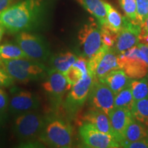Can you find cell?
Returning <instances> with one entry per match:
<instances>
[{
  "label": "cell",
  "instance_id": "6da1fadb",
  "mask_svg": "<svg viewBox=\"0 0 148 148\" xmlns=\"http://www.w3.org/2000/svg\"><path fill=\"white\" fill-rule=\"evenodd\" d=\"M45 11L44 0H23L0 12V23L10 34H18L36 27Z\"/></svg>",
  "mask_w": 148,
  "mask_h": 148
},
{
  "label": "cell",
  "instance_id": "7a4b0ae2",
  "mask_svg": "<svg viewBox=\"0 0 148 148\" xmlns=\"http://www.w3.org/2000/svg\"><path fill=\"white\" fill-rule=\"evenodd\" d=\"M0 64L14 80L27 82L42 78L47 69L41 62L27 58L1 60Z\"/></svg>",
  "mask_w": 148,
  "mask_h": 148
},
{
  "label": "cell",
  "instance_id": "3957f363",
  "mask_svg": "<svg viewBox=\"0 0 148 148\" xmlns=\"http://www.w3.org/2000/svg\"><path fill=\"white\" fill-rule=\"evenodd\" d=\"M40 137L53 147L69 148L73 145V132L69 123L60 118L47 119Z\"/></svg>",
  "mask_w": 148,
  "mask_h": 148
},
{
  "label": "cell",
  "instance_id": "277c9868",
  "mask_svg": "<svg viewBox=\"0 0 148 148\" xmlns=\"http://www.w3.org/2000/svg\"><path fill=\"white\" fill-rule=\"evenodd\" d=\"M47 118L34 110L16 115L12 130L18 139L25 142L40 136L43 130Z\"/></svg>",
  "mask_w": 148,
  "mask_h": 148
},
{
  "label": "cell",
  "instance_id": "5b68a950",
  "mask_svg": "<svg viewBox=\"0 0 148 148\" xmlns=\"http://www.w3.org/2000/svg\"><path fill=\"white\" fill-rule=\"evenodd\" d=\"M119 69L130 79H140L148 74V63L143 51L138 45L117 54Z\"/></svg>",
  "mask_w": 148,
  "mask_h": 148
},
{
  "label": "cell",
  "instance_id": "8992f818",
  "mask_svg": "<svg viewBox=\"0 0 148 148\" xmlns=\"http://www.w3.org/2000/svg\"><path fill=\"white\" fill-rule=\"evenodd\" d=\"M15 40L30 60L42 62L47 60L50 55L47 41L39 35L24 31L16 34Z\"/></svg>",
  "mask_w": 148,
  "mask_h": 148
},
{
  "label": "cell",
  "instance_id": "52a82bcc",
  "mask_svg": "<svg viewBox=\"0 0 148 148\" xmlns=\"http://www.w3.org/2000/svg\"><path fill=\"white\" fill-rule=\"evenodd\" d=\"M77 38L84 56L89 59L102 46L101 25L91 18L79 29Z\"/></svg>",
  "mask_w": 148,
  "mask_h": 148
},
{
  "label": "cell",
  "instance_id": "ba28073f",
  "mask_svg": "<svg viewBox=\"0 0 148 148\" xmlns=\"http://www.w3.org/2000/svg\"><path fill=\"white\" fill-rule=\"evenodd\" d=\"M79 134L87 147L117 148L121 145L112 135L106 134L88 123H82L79 127Z\"/></svg>",
  "mask_w": 148,
  "mask_h": 148
},
{
  "label": "cell",
  "instance_id": "9c48e42d",
  "mask_svg": "<svg viewBox=\"0 0 148 148\" xmlns=\"http://www.w3.org/2000/svg\"><path fill=\"white\" fill-rule=\"evenodd\" d=\"M114 95L106 84L95 80L88 95V103L91 108L100 110L108 116L114 108Z\"/></svg>",
  "mask_w": 148,
  "mask_h": 148
},
{
  "label": "cell",
  "instance_id": "30bf717a",
  "mask_svg": "<svg viewBox=\"0 0 148 148\" xmlns=\"http://www.w3.org/2000/svg\"><path fill=\"white\" fill-rule=\"evenodd\" d=\"M94 81L93 77L88 73L72 86L65 100V106L68 111L75 112L84 105Z\"/></svg>",
  "mask_w": 148,
  "mask_h": 148
},
{
  "label": "cell",
  "instance_id": "8fae6325",
  "mask_svg": "<svg viewBox=\"0 0 148 148\" xmlns=\"http://www.w3.org/2000/svg\"><path fill=\"white\" fill-rule=\"evenodd\" d=\"M141 26L130 19L127 16H123V25L121 29L117 33L114 49L116 53L123 52L130 48L134 47L138 43Z\"/></svg>",
  "mask_w": 148,
  "mask_h": 148
},
{
  "label": "cell",
  "instance_id": "7c38bea8",
  "mask_svg": "<svg viewBox=\"0 0 148 148\" xmlns=\"http://www.w3.org/2000/svg\"><path fill=\"white\" fill-rule=\"evenodd\" d=\"M71 87L65 75L55 69H51L48 72L47 79L42 83V89L53 101H60L64 94Z\"/></svg>",
  "mask_w": 148,
  "mask_h": 148
},
{
  "label": "cell",
  "instance_id": "4fadbf2b",
  "mask_svg": "<svg viewBox=\"0 0 148 148\" xmlns=\"http://www.w3.org/2000/svg\"><path fill=\"white\" fill-rule=\"evenodd\" d=\"M40 106V101L36 95L27 90L14 92L9 99L8 110L12 114H17L36 110Z\"/></svg>",
  "mask_w": 148,
  "mask_h": 148
},
{
  "label": "cell",
  "instance_id": "5bb4252c",
  "mask_svg": "<svg viewBox=\"0 0 148 148\" xmlns=\"http://www.w3.org/2000/svg\"><path fill=\"white\" fill-rule=\"evenodd\" d=\"M114 136L119 144L124 140L127 127L134 120L130 110L125 108H114L108 114Z\"/></svg>",
  "mask_w": 148,
  "mask_h": 148
},
{
  "label": "cell",
  "instance_id": "9a60e30c",
  "mask_svg": "<svg viewBox=\"0 0 148 148\" xmlns=\"http://www.w3.org/2000/svg\"><path fill=\"white\" fill-rule=\"evenodd\" d=\"M81 119L82 123H90L101 132L114 136L108 116L104 112L91 108L83 114Z\"/></svg>",
  "mask_w": 148,
  "mask_h": 148
},
{
  "label": "cell",
  "instance_id": "2e32d148",
  "mask_svg": "<svg viewBox=\"0 0 148 148\" xmlns=\"http://www.w3.org/2000/svg\"><path fill=\"white\" fill-rule=\"evenodd\" d=\"M116 69H119L117 62V53L113 48H110L98 64L94 79L97 81L100 80L110 72Z\"/></svg>",
  "mask_w": 148,
  "mask_h": 148
},
{
  "label": "cell",
  "instance_id": "e0dca14e",
  "mask_svg": "<svg viewBox=\"0 0 148 148\" xmlns=\"http://www.w3.org/2000/svg\"><path fill=\"white\" fill-rule=\"evenodd\" d=\"M130 80L131 79L129 78L123 70L116 69L110 72L99 82L106 84L116 95L122 89L128 86Z\"/></svg>",
  "mask_w": 148,
  "mask_h": 148
},
{
  "label": "cell",
  "instance_id": "ac0fdd59",
  "mask_svg": "<svg viewBox=\"0 0 148 148\" xmlns=\"http://www.w3.org/2000/svg\"><path fill=\"white\" fill-rule=\"evenodd\" d=\"M88 12L97 19L101 26L106 21V9L103 0H75Z\"/></svg>",
  "mask_w": 148,
  "mask_h": 148
},
{
  "label": "cell",
  "instance_id": "d6986e66",
  "mask_svg": "<svg viewBox=\"0 0 148 148\" xmlns=\"http://www.w3.org/2000/svg\"><path fill=\"white\" fill-rule=\"evenodd\" d=\"M77 58L75 53L71 51H66L58 53L51 58L50 64L51 69L60 71L64 75L73 66Z\"/></svg>",
  "mask_w": 148,
  "mask_h": 148
},
{
  "label": "cell",
  "instance_id": "ffe728a7",
  "mask_svg": "<svg viewBox=\"0 0 148 148\" xmlns=\"http://www.w3.org/2000/svg\"><path fill=\"white\" fill-rule=\"evenodd\" d=\"M147 127L145 125L134 119L125 130L123 140L134 142L147 137L148 136V129Z\"/></svg>",
  "mask_w": 148,
  "mask_h": 148
},
{
  "label": "cell",
  "instance_id": "44dd1931",
  "mask_svg": "<svg viewBox=\"0 0 148 148\" xmlns=\"http://www.w3.org/2000/svg\"><path fill=\"white\" fill-rule=\"evenodd\" d=\"M106 9V21L103 26L117 34L123 25V16L112 5L105 1ZM103 26V25H102Z\"/></svg>",
  "mask_w": 148,
  "mask_h": 148
},
{
  "label": "cell",
  "instance_id": "7402d4cb",
  "mask_svg": "<svg viewBox=\"0 0 148 148\" xmlns=\"http://www.w3.org/2000/svg\"><path fill=\"white\" fill-rule=\"evenodd\" d=\"M19 58L29 59L17 43L5 42L0 45V60Z\"/></svg>",
  "mask_w": 148,
  "mask_h": 148
},
{
  "label": "cell",
  "instance_id": "603a6c76",
  "mask_svg": "<svg viewBox=\"0 0 148 148\" xmlns=\"http://www.w3.org/2000/svg\"><path fill=\"white\" fill-rule=\"evenodd\" d=\"M128 86L130 88L135 102L148 97V78L147 77L131 79Z\"/></svg>",
  "mask_w": 148,
  "mask_h": 148
},
{
  "label": "cell",
  "instance_id": "cb8c5ba5",
  "mask_svg": "<svg viewBox=\"0 0 148 148\" xmlns=\"http://www.w3.org/2000/svg\"><path fill=\"white\" fill-rule=\"evenodd\" d=\"M135 101L130 88L127 86L114 95V108H125L132 112Z\"/></svg>",
  "mask_w": 148,
  "mask_h": 148
},
{
  "label": "cell",
  "instance_id": "d4e9b609",
  "mask_svg": "<svg viewBox=\"0 0 148 148\" xmlns=\"http://www.w3.org/2000/svg\"><path fill=\"white\" fill-rule=\"evenodd\" d=\"M132 113L136 121L148 127V97L136 101Z\"/></svg>",
  "mask_w": 148,
  "mask_h": 148
},
{
  "label": "cell",
  "instance_id": "484cf974",
  "mask_svg": "<svg viewBox=\"0 0 148 148\" xmlns=\"http://www.w3.org/2000/svg\"><path fill=\"white\" fill-rule=\"evenodd\" d=\"M109 49H110V48L107 47L106 46L102 45L101 47L99 49V51L88 59V73H89L90 75H91L93 78H95V71H96V69H97L98 64L99 63L101 59L102 58V57L104 56L105 53H106V51H108Z\"/></svg>",
  "mask_w": 148,
  "mask_h": 148
},
{
  "label": "cell",
  "instance_id": "4316f807",
  "mask_svg": "<svg viewBox=\"0 0 148 148\" xmlns=\"http://www.w3.org/2000/svg\"><path fill=\"white\" fill-rule=\"evenodd\" d=\"M148 17V0H136V17L135 23L143 26Z\"/></svg>",
  "mask_w": 148,
  "mask_h": 148
},
{
  "label": "cell",
  "instance_id": "83f0119b",
  "mask_svg": "<svg viewBox=\"0 0 148 148\" xmlns=\"http://www.w3.org/2000/svg\"><path fill=\"white\" fill-rule=\"evenodd\" d=\"M125 16L135 22L136 17V0H119Z\"/></svg>",
  "mask_w": 148,
  "mask_h": 148
},
{
  "label": "cell",
  "instance_id": "f1b7e54d",
  "mask_svg": "<svg viewBox=\"0 0 148 148\" xmlns=\"http://www.w3.org/2000/svg\"><path fill=\"white\" fill-rule=\"evenodd\" d=\"M117 34L106 26H101V38L102 45L108 48H113L116 40Z\"/></svg>",
  "mask_w": 148,
  "mask_h": 148
},
{
  "label": "cell",
  "instance_id": "f546056e",
  "mask_svg": "<svg viewBox=\"0 0 148 148\" xmlns=\"http://www.w3.org/2000/svg\"><path fill=\"white\" fill-rule=\"evenodd\" d=\"M64 75H65L68 82H69L72 86H73L75 84H76L78 81L80 80L83 77L85 76V75L82 73V72L80 70L77 69V67H75V66L73 65L66 72Z\"/></svg>",
  "mask_w": 148,
  "mask_h": 148
},
{
  "label": "cell",
  "instance_id": "4dcf8cb0",
  "mask_svg": "<svg viewBox=\"0 0 148 148\" xmlns=\"http://www.w3.org/2000/svg\"><path fill=\"white\" fill-rule=\"evenodd\" d=\"M120 145L121 147L126 148H148V136L134 142H127L123 140L120 143Z\"/></svg>",
  "mask_w": 148,
  "mask_h": 148
},
{
  "label": "cell",
  "instance_id": "1f68e13d",
  "mask_svg": "<svg viewBox=\"0 0 148 148\" xmlns=\"http://www.w3.org/2000/svg\"><path fill=\"white\" fill-rule=\"evenodd\" d=\"M9 99L5 90L0 88V113L4 116L7 110H8Z\"/></svg>",
  "mask_w": 148,
  "mask_h": 148
},
{
  "label": "cell",
  "instance_id": "d6a6232c",
  "mask_svg": "<svg viewBox=\"0 0 148 148\" xmlns=\"http://www.w3.org/2000/svg\"><path fill=\"white\" fill-rule=\"evenodd\" d=\"M14 79L3 69L0 68V87H8L13 84Z\"/></svg>",
  "mask_w": 148,
  "mask_h": 148
},
{
  "label": "cell",
  "instance_id": "836d02e7",
  "mask_svg": "<svg viewBox=\"0 0 148 148\" xmlns=\"http://www.w3.org/2000/svg\"><path fill=\"white\" fill-rule=\"evenodd\" d=\"M138 43L143 45H148V31L144 25L141 26V30L138 35Z\"/></svg>",
  "mask_w": 148,
  "mask_h": 148
},
{
  "label": "cell",
  "instance_id": "e575fe53",
  "mask_svg": "<svg viewBox=\"0 0 148 148\" xmlns=\"http://www.w3.org/2000/svg\"><path fill=\"white\" fill-rule=\"evenodd\" d=\"M14 0H0V12L10 7Z\"/></svg>",
  "mask_w": 148,
  "mask_h": 148
},
{
  "label": "cell",
  "instance_id": "d590c367",
  "mask_svg": "<svg viewBox=\"0 0 148 148\" xmlns=\"http://www.w3.org/2000/svg\"><path fill=\"white\" fill-rule=\"evenodd\" d=\"M137 45H138V47L140 48V49L143 51V53L145 54L146 58H147V63H148V45H143L139 43H138Z\"/></svg>",
  "mask_w": 148,
  "mask_h": 148
},
{
  "label": "cell",
  "instance_id": "8d00e7d4",
  "mask_svg": "<svg viewBox=\"0 0 148 148\" xmlns=\"http://www.w3.org/2000/svg\"><path fill=\"white\" fill-rule=\"evenodd\" d=\"M4 27L2 25V24L0 23V42H1V38H2V36L3 34V32H4Z\"/></svg>",
  "mask_w": 148,
  "mask_h": 148
},
{
  "label": "cell",
  "instance_id": "74e56055",
  "mask_svg": "<svg viewBox=\"0 0 148 148\" xmlns=\"http://www.w3.org/2000/svg\"><path fill=\"white\" fill-rule=\"evenodd\" d=\"M143 25H144V27H145V29L148 31V17L146 18V20H145V23H144Z\"/></svg>",
  "mask_w": 148,
  "mask_h": 148
},
{
  "label": "cell",
  "instance_id": "f35d334b",
  "mask_svg": "<svg viewBox=\"0 0 148 148\" xmlns=\"http://www.w3.org/2000/svg\"><path fill=\"white\" fill-rule=\"evenodd\" d=\"M3 115H2L1 113H0V125L3 123Z\"/></svg>",
  "mask_w": 148,
  "mask_h": 148
}]
</instances>
